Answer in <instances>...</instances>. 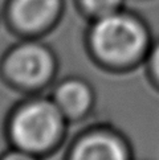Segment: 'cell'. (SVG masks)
Segmentation results:
<instances>
[{
    "label": "cell",
    "mask_w": 159,
    "mask_h": 160,
    "mask_svg": "<svg viewBox=\"0 0 159 160\" xmlns=\"http://www.w3.org/2000/svg\"><path fill=\"white\" fill-rule=\"evenodd\" d=\"M151 45L145 22L122 9L95 19L88 35L94 61L113 72H126L143 64Z\"/></svg>",
    "instance_id": "obj_1"
},
{
    "label": "cell",
    "mask_w": 159,
    "mask_h": 160,
    "mask_svg": "<svg viewBox=\"0 0 159 160\" xmlns=\"http://www.w3.org/2000/svg\"><path fill=\"white\" fill-rule=\"evenodd\" d=\"M68 123L52 97L33 95L11 111L7 134L11 146L43 158L61 146Z\"/></svg>",
    "instance_id": "obj_2"
},
{
    "label": "cell",
    "mask_w": 159,
    "mask_h": 160,
    "mask_svg": "<svg viewBox=\"0 0 159 160\" xmlns=\"http://www.w3.org/2000/svg\"><path fill=\"white\" fill-rule=\"evenodd\" d=\"M57 69L53 50L31 38L9 48L0 62V76L7 85L31 94H37L52 85Z\"/></svg>",
    "instance_id": "obj_3"
},
{
    "label": "cell",
    "mask_w": 159,
    "mask_h": 160,
    "mask_svg": "<svg viewBox=\"0 0 159 160\" xmlns=\"http://www.w3.org/2000/svg\"><path fill=\"white\" fill-rule=\"evenodd\" d=\"M66 160H133V153L114 128L93 127L73 140Z\"/></svg>",
    "instance_id": "obj_4"
},
{
    "label": "cell",
    "mask_w": 159,
    "mask_h": 160,
    "mask_svg": "<svg viewBox=\"0 0 159 160\" xmlns=\"http://www.w3.org/2000/svg\"><path fill=\"white\" fill-rule=\"evenodd\" d=\"M62 13V0H9L8 22L15 31L25 36L47 33Z\"/></svg>",
    "instance_id": "obj_5"
},
{
    "label": "cell",
    "mask_w": 159,
    "mask_h": 160,
    "mask_svg": "<svg viewBox=\"0 0 159 160\" xmlns=\"http://www.w3.org/2000/svg\"><path fill=\"white\" fill-rule=\"evenodd\" d=\"M50 97L69 122L88 117L95 103L93 86L80 77L64 78L53 88Z\"/></svg>",
    "instance_id": "obj_6"
},
{
    "label": "cell",
    "mask_w": 159,
    "mask_h": 160,
    "mask_svg": "<svg viewBox=\"0 0 159 160\" xmlns=\"http://www.w3.org/2000/svg\"><path fill=\"white\" fill-rule=\"evenodd\" d=\"M82 11L93 20L122 9L123 0H78Z\"/></svg>",
    "instance_id": "obj_7"
},
{
    "label": "cell",
    "mask_w": 159,
    "mask_h": 160,
    "mask_svg": "<svg viewBox=\"0 0 159 160\" xmlns=\"http://www.w3.org/2000/svg\"><path fill=\"white\" fill-rule=\"evenodd\" d=\"M145 65L147 66L149 77L154 86L159 89V41L154 42L147 53L145 60Z\"/></svg>",
    "instance_id": "obj_8"
},
{
    "label": "cell",
    "mask_w": 159,
    "mask_h": 160,
    "mask_svg": "<svg viewBox=\"0 0 159 160\" xmlns=\"http://www.w3.org/2000/svg\"><path fill=\"white\" fill-rule=\"evenodd\" d=\"M41 159L43 158L35 155V153L13 146H11L7 151H4L0 155V160H41Z\"/></svg>",
    "instance_id": "obj_9"
}]
</instances>
